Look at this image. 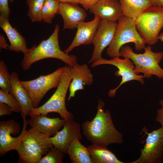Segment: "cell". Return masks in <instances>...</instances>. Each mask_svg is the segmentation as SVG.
Instances as JSON below:
<instances>
[{
  "label": "cell",
  "mask_w": 163,
  "mask_h": 163,
  "mask_svg": "<svg viewBox=\"0 0 163 163\" xmlns=\"http://www.w3.org/2000/svg\"><path fill=\"white\" fill-rule=\"evenodd\" d=\"M58 14L62 18L63 30L75 29L80 23L84 21L87 16L85 10L75 3L59 2Z\"/></svg>",
  "instance_id": "obj_15"
},
{
  "label": "cell",
  "mask_w": 163,
  "mask_h": 163,
  "mask_svg": "<svg viewBox=\"0 0 163 163\" xmlns=\"http://www.w3.org/2000/svg\"><path fill=\"white\" fill-rule=\"evenodd\" d=\"M15 150L18 153L19 163H38L42 157L41 153L22 141Z\"/></svg>",
  "instance_id": "obj_24"
},
{
  "label": "cell",
  "mask_w": 163,
  "mask_h": 163,
  "mask_svg": "<svg viewBox=\"0 0 163 163\" xmlns=\"http://www.w3.org/2000/svg\"><path fill=\"white\" fill-rule=\"evenodd\" d=\"M66 68V66L58 68L53 72L42 75L37 78L27 81H20L22 85L27 91L36 108L48 91L57 88Z\"/></svg>",
  "instance_id": "obj_7"
},
{
  "label": "cell",
  "mask_w": 163,
  "mask_h": 163,
  "mask_svg": "<svg viewBox=\"0 0 163 163\" xmlns=\"http://www.w3.org/2000/svg\"><path fill=\"white\" fill-rule=\"evenodd\" d=\"M12 111L11 108L7 104L0 102V116L11 114Z\"/></svg>",
  "instance_id": "obj_31"
},
{
  "label": "cell",
  "mask_w": 163,
  "mask_h": 163,
  "mask_svg": "<svg viewBox=\"0 0 163 163\" xmlns=\"http://www.w3.org/2000/svg\"><path fill=\"white\" fill-rule=\"evenodd\" d=\"M70 72L72 80L69 87L68 101L75 97L77 91L84 89V85H92L94 81L93 75L87 64H77L71 67Z\"/></svg>",
  "instance_id": "obj_16"
},
{
  "label": "cell",
  "mask_w": 163,
  "mask_h": 163,
  "mask_svg": "<svg viewBox=\"0 0 163 163\" xmlns=\"http://www.w3.org/2000/svg\"><path fill=\"white\" fill-rule=\"evenodd\" d=\"M9 45L7 44L6 41L4 36L2 34L0 35V48L2 49H7Z\"/></svg>",
  "instance_id": "obj_34"
},
{
  "label": "cell",
  "mask_w": 163,
  "mask_h": 163,
  "mask_svg": "<svg viewBox=\"0 0 163 163\" xmlns=\"http://www.w3.org/2000/svg\"><path fill=\"white\" fill-rule=\"evenodd\" d=\"M101 21L94 16V19L90 21L80 23L77 27V32L73 41L64 52L68 54L76 47L92 43Z\"/></svg>",
  "instance_id": "obj_13"
},
{
  "label": "cell",
  "mask_w": 163,
  "mask_h": 163,
  "mask_svg": "<svg viewBox=\"0 0 163 163\" xmlns=\"http://www.w3.org/2000/svg\"><path fill=\"white\" fill-rule=\"evenodd\" d=\"M99 0H80L79 4L81 5L86 10H89Z\"/></svg>",
  "instance_id": "obj_33"
},
{
  "label": "cell",
  "mask_w": 163,
  "mask_h": 163,
  "mask_svg": "<svg viewBox=\"0 0 163 163\" xmlns=\"http://www.w3.org/2000/svg\"><path fill=\"white\" fill-rule=\"evenodd\" d=\"M117 23L101 21L92 43L94 46L91 58L89 63L102 58V53L112 41L116 31Z\"/></svg>",
  "instance_id": "obj_11"
},
{
  "label": "cell",
  "mask_w": 163,
  "mask_h": 163,
  "mask_svg": "<svg viewBox=\"0 0 163 163\" xmlns=\"http://www.w3.org/2000/svg\"><path fill=\"white\" fill-rule=\"evenodd\" d=\"M63 154L58 148L53 146L38 163H63Z\"/></svg>",
  "instance_id": "obj_27"
},
{
  "label": "cell",
  "mask_w": 163,
  "mask_h": 163,
  "mask_svg": "<svg viewBox=\"0 0 163 163\" xmlns=\"http://www.w3.org/2000/svg\"><path fill=\"white\" fill-rule=\"evenodd\" d=\"M79 123L72 120L66 121L62 129L52 137L51 141L53 146L58 148L63 153H66L67 148L75 138L82 139Z\"/></svg>",
  "instance_id": "obj_12"
},
{
  "label": "cell",
  "mask_w": 163,
  "mask_h": 163,
  "mask_svg": "<svg viewBox=\"0 0 163 163\" xmlns=\"http://www.w3.org/2000/svg\"><path fill=\"white\" fill-rule=\"evenodd\" d=\"M8 0H0V14L5 16L8 20L10 12L8 6Z\"/></svg>",
  "instance_id": "obj_30"
},
{
  "label": "cell",
  "mask_w": 163,
  "mask_h": 163,
  "mask_svg": "<svg viewBox=\"0 0 163 163\" xmlns=\"http://www.w3.org/2000/svg\"><path fill=\"white\" fill-rule=\"evenodd\" d=\"M59 2L57 0H45L41 13L42 20L51 24L55 14H58Z\"/></svg>",
  "instance_id": "obj_25"
},
{
  "label": "cell",
  "mask_w": 163,
  "mask_h": 163,
  "mask_svg": "<svg viewBox=\"0 0 163 163\" xmlns=\"http://www.w3.org/2000/svg\"><path fill=\"white\" fill-rule=\"evenodd\" d=\"M144 49V53L138 54L134 53L131 47L123 46L120 50V56L129 58L133 61L136 74L142 73L147 78L154 75L163 79V69L159 65L163 58V52H153L150 45L145 47Z\"/></svg>",
  "instance_id": "obj_3"
},
{
  "label": "cell",
  "mask_w": 163,
  "mask_h": 163,
  "mask_svg": "<svg viewBox=\"0 0 163 163\" xmlns=\"http://www.w3.org/2000/svg\"><path fill=\"white\" fill-rule=\"evenodd\" d=\"M45 0H26L29 7L27 15L32 22H41V13Z\"/></svg>",
  "instance_id": "obj_26"
},
{
  "label": "cell",
  "mask_w": 163,
  "mask_h": 163,
  "mask_svg": "<svg viewBox=\"0 0 163 163\" xmlns=\"http://www.w3.org/2000/svg\"><path fill=\"white\" fill-rule=\"evenodd\" d=\"M50 136L31 128L26 133L22 141L44 155L53 146Z\"/></svg>",
  "instance_id": "obj_20"
},
{
  "label": "cell",
  "mask_w": 163,
  "mask_h": 163,
  "mask_svg": "<svg viewBox=\"0 0 163 163\" xmlns=\"http://www.w3.org/2000/svg\"><path fill=\"white\" fill-rule=\"evenodd\" d=\"M11 76L4 61L0 60V87L4 91L11 93Z\"/></svg>",
  "instance_id": "obj_28"
},
{
  "label": "cell",
  "mask_w": 163,
  "mask_h": 163,
  "mask_svg": "<svg viewBox=\"0 0 163 163\" xmlns=\"http://www.w3.org/2000/svg\"><path fill=\"white\" fill-rule=\"evenodd\" d=\"M59 30V25L56 24L53 32L47 39L42 40L37 46L35 44L28 49L21 63L23 70H29L34 63L48 58L59 59L71 68L78 64L75 56L68 55L60 49L58 41Z\"/></svg>",
  "instance_id": "obj_2"
},
{
  "label": "cell",
  "mask_w": 163,
  "mask_h": 163,
  "mask_svg": "<svg viewBox=\"0 0 163 163\" xmlns=\"http://www.w3.org/2000/svg\"><path fill=\"white\" fill-rule=\"evenodd\" d=\"M60 3L79 4L80 0H57Z\"/></svg>",
  "instance_id": "obj_36"
},
{
  "label": "cell",
  "mask_w": 163,
  "mask_h": 163,
  "mask_svg": "<svg viewBox=\"0 0 163 163\" xmlns=\"http://www.w3.org/2000/svg\"><path fill=\"white\" fill-rule=\"evenodd\" d=\"M9 1L11 2H14V0H9Z\"/></svg>",
  "instance_id": "obj_38"
},
{
  "label": "cell",
  "mask_w": 163,
  "mask_h": 163,
  "mask_svg": "<svg viewBox=\"0 0 163 163\" xmlns=\"http://www.w3.org/2000/svg\"><path fill=\"white\" fill-rule=\"evenodd\" d=\"M132 43L137 51H142L145 42L138 32L133 19L123 16L117 23L114 35L106 53L111 58L120 56V50L125 44Z\"/></svg>",
  "instance_id": "obj_5"
},
{
  "label": "cell",
  "mask_w": 163,
  "mask_h": 163,
  "mask_svg": "<svg viewBox=\"0 0 163 163\" xmlns=\"http://www.w3.org/2000/svg\"><path fill=\"white\" fill-rule=\"evenodd\" d=\"M23 125L21 132L18 137H14L11 135H15L20 132V127L18 123L13 120L0 122V155L4 156L7 152L15 150L18 145L22 141L28 130H26L28 125L26 116H22Z\"/></svg>",
  "instance_id": "obj_9"
},
{
  "label": "cell",
  "mask_w": 163,
  "mask_h": 163,
  "mask_svg": "<svg viewBox=\"0 0 163 163\" xmlns=\"http://www.w3.org/2000/svg\"><path fill=\"white\" fill-rule=\"evenodd\" d=\"M108 64L113 65L117 67L118 70L115 73V75L117 76H121V81L116 88L110 89L108 93L109 96L111 97L115 96L116 92L119 88L124 83L132 81H139L142 84L144 83L143 75L136 74L134 71L135 66L133 61L128 58L121 59L120 57L113 58L112 59L107 60L102 58L92 63L91 66L94 67L99 65Z\"/></svg>",
  "instance_id": "obj_8"
},
{
  "label": "cell",
  "mask_w": 163,
  "mask_h": 163,
  "mask_svg": "<svg viewBox=\"0 0 163 163\" xmlns=\"http://www.w3.org/2000/svg\"><path fill=\"white\" fill-rule=\"evenodd\" d=\"M72 163H92L87 147L78 138L75 139L68 146L66 151Z\"/></svg>",
  "instance_id": "obj_22"
},
{
  "label": "cell",
  "mask_w": 163,
  "mask_h": 163,
  "mask_svg": "<svg viewBox=\"0 0 163 163\" xmlns=\"http://www.w3.org/2000/svg\"><path fill=\"white\" fill-rule=\"evenodd\" d=\"M0 102L8 105L13 112H21L20 105L14 96L12 94L7 92L1 89H0Z\"/></svg>",
  "instance_id": "obj_29"
},
{
  "label": "cell",
  "mask_w": 163,
  "mask_h": 163,
  "mask_svg": "<svg viewBox=\"0 0 163 163\" xmlns=\"http://www.w3.org/2000/svg\"><path fill=\"white\" fill-rule=\"evenodd\" d=\"M46 115L40 114L30 117L27 124L41 133L54 136L64 126L66 121L58 117L49 118Z\"/></svg>",
  "instance_id": "obj_17"
},
{
  "label": "cell",
  "mask_w": 163,
  "mask_h": 163,
  "mask_svg": "<svg viewBox=\"0 0 163 163\" xmlns=\"http://www.w3.org/2000/svg\"><path fill=\"white\" fill-rule=\"evenodd\" d=\"M158 39L161 41L163 42V32L159 35Z\"/></svg>",
  "instance_id": "obj_37"
},
{
  "label": "cell",
  "mask_w": 163,
  "mask_h": 163,
  "mask_svg": "<svg viewBox=\"0 0 163 163\" xmlns=\"http://www.w3.org/2000/svg\"><path fill=\"white\" fill-rule=\"evenodd\" d=\"M152 6L162 7L163 5V0H149Z\"/></svg>",
  "instance_id": "obj_35"
},
{
  "label": "cell",
  "mask_w": 163,
  "mask_h": 163,
  "mask_svg": "<svg viewBox=\"0 0 163 163\" xmlns=\"http://www.w3.org/2000/svg\"><path fill=\"white\" fill-rule=\"evenodd\" d=\"M159 103L161 107L157 110L155 120L156 122L159 123L163 127V99L160 100Z\"/></svg>",
  "instance_id": "obj_32"
},
{
  "label": "cell",
  "mask_w": 163,
  "mask_h": 163,
  "mask_svg": "<svg viewBox=\"0 0 163 163\" xmlns=\"http://www.w3.org/2000/svg\"><path fill=\"white\" fill-rule=\"evenodd\" d=\"M136 28L146 43L153 45L159 40L163 28V8L152 6L142 12L135 21Z\"/></svg>",
  "instance_id": "obj_6"
},
{
  "label": "cell",
  "mask_w": 163,
  "mask_h": 163,
  "mask_svg": "<svg viewBox=\"0 0 163 163\" xmlns=\"http://www.w3.org/2000/svg\"><path fill=\"white\" fill-rule=\"evenodd\" d=\"M123 15L134 21L144 11L152 6L149 0H119Z\"/></svg>",
  "instance_id": "obj_21"
},
{
  "label": "cell",
  "mask_w": 163,
  "mask_h": 163,
  "mask_svg": "<svg viewBox=\"0 0 163 163\" xmlns=\"http://www.w3.org/2000/svg\"><path fill=\"white\" fill-rule=\"evenodd\" d=\"M70 69L69 66L66 65L65 71L55 92L42 105L36 108L33 107L29 115L30 117L55 112L59 114L66 121L74 120L73 115L67 110L65 103L67 91L72 80Z\"/></svg>",
  "instance_id": "obj_4"
},
{
  "label": "cell",
  "mask_w": 163,
  "mask_h": 163,
  "mask_svg": "<svg viewBox=\"0 0 163 163\" xmlns=\"http://www.w3.org/2000/svg\"><path fill=\"white\" fill-rule=\"evenodd\" d=\"M11 76V94L14 96L20 105L21 116L29 115L34 107L32 102L27 91L21 84L18 74L13 72Z\"/></svg>",
  "instance_id": "obj_19"
},
{
  "label": "cell",
  "mask_w": 163,
  "mask_h": 163,
  "mask_svg": "<svg viewBox=\"0 0 163 163\" xmlns=\"http://www.w3.org/2000/svg\"><path fill=\"white\" fill-rule=\"evenodd\" d=\"M87 148L92 163H124L107 147L92 144Z\"/></svg>",
  "instance_id": "obj_23"
},
{
  "label": "cell",
  "mask_w": 163,
  "mask_h": 163,
  "mask_svg": "<svg viewBox=\"0 0 163 163\" xmlns=\"http://www.w3.org/2000/svg\"><path fill=\"white\" fill-rule=\"evenodd\" d=\"M147 136L146 142L141 150L140 155L130 163H160L163 158V127L151 132H144Z\"/></svg>",
  "instance_id": "obj_10"
},
{
  "label": "cell",
  "mask_w": 163,
  "mask_h": 163,
  "mask_svg": "<svg viewBox=\"0 0 163 163\" xmlns=\"http://www.w3.org/2000/svg\"><path fill=\"white\" fill-rule=\"evenodd\" d=\"M0 27L9 40L10 45L8 49L17 53L21 52L24 54L25 53L28 49L25 39L15 28L12 26L9 20L2 14H0Z\"/></svg>",
  "instance_id": "obj_18"
},
{
  "label": "cell",
  "mask_w": 163,
  "mask_h": 163,
  "mask_svg": "<svg viewBox=\"0 0 163 163\" xmlns=\"http://www.w3.org/2000/svg\"><path fill=\"white\" fill-rule=\"evenodd\" d=\"M89 11L101 21L116 22L123 16L119 0H99Z\"/></svg>",
  "instance_id": "obj_14"
},
{
  "label": "cell",
  "mask_w": 163,
  "mask_h": 163,
  "mask_svg": "<svg viewBox=\"0 0 163 163\" xmlns=\"http://www.w3.org/2000/svg\"><path fill=\"white\" fill-rule=\"evenodd\" d=\"M104 103L98 100L97 111L93 119L82 124L83 134L92 144L107 147L110 144L123 143V134L113 124L110 111H104Z\"/></svg>",
  "instance_id": "obj_1"
},
{
  "label": "cell",
  "mask_w": 163,
  "mask_h": 163,
  "mask_svg": "<svg viewBox=\"0 0 163 163\" xmlns=\"http://www.w3.org/2000/svg\"><path fill=\"white\" fill-rule=\"evenodd\" d=\"M162 7L163 8V5L162 6Z\"/></svg>",
  "instance_id": "obj_39"
}]
</instances>
